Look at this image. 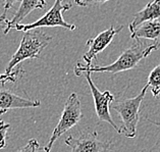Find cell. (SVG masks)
<instances>
[{
    "label": "cell",
    "instance_id": "6da1fadb",
    "mask_svg": "<svg viewBox=\"0 0 160 152\" xmlns=\"http://www.w3.org/2000/svg\"><path fill=\"white\" fill-rule=\"evenodd\" d=\"M134 44L131 45L130 48L126 49L120 54L119 57L114 62L99 67V65H83L80 62L76 64L73 72L75 75L80 77V73L83 71H88L91 73H118L122 72L130 71L138 68L140 61L145 59L146 57L154 50H157L160 47L159 43H153V44H148V43L142 42L140 39H134Z\"/></svg>",
    "mask_w": 160,
    "mask_h": 152
},
{
    "label": "cell",
    "instance_id": "7a4b0ae2",
    "mask_svg": "<svg viewBox=\"0 0 160 152\" xmlns=\"http://www.w3.org/2000/svg\"><path fill=\"white\" fill-rule=\"evenodd\" d=\"M52 37L45 34L40 30L33 29L26 31L22 35L21 44L18 50L11 57L5 68V73H9L18 63L26 59L39 58L41 52L48 46L52 40Z\"/></svg>",
    "mask_w": 160,
    "mask_h": 152
},
{
    "label": "cell",
    "instance_id": "3957f363",
    "mask_svg": "<svg viewBox=\"0 0 160 152\" xmlns=\"http://www.w3.org/2000/svg\"><path fill=\"white\" fill-rule=\"evenodd\" d=\"M148 88L149 87L146 84L139 95L119 101L111 106L115 111L118 112V115L122 119V127H119L120 132L122 134H124L127 138H135L137 135V126L140 120V106Z\"/></svg>",
    "mask_w": 160,
    "mask_h": 152
},
{
    "label": "cell",
    "instance_id": "277c9868",
    "mask_svg": "<svg viewBox=\"0 0 160 152\" xmlns=\"http://www.w3.org/2000/svg\"><path fill=\"white\" fill-rule=\"evenodd\" d=\"M82 119H83V114H82L81 102L76 93H72L64 103V107L59 122L53 130L51 137H50L48 143L43 148V150L45 152L51 151V148L53 144L56 142V140H58L64 133L71 130L72 127L79 124Z\"/></svg>",
    "mask_w": 160,
    "mask_h": 152
},
{
    "label": "cell",
    "instance_id": "5b68a950",
    "mask_svg": "<svg viewBox=\"0 0 160 152\" xmlns=\"http://www.w3.org/2000/svg\"><path fill=\"white\" fill-rule=\"evenodd\" d=\"M71 8H72V4L69 2H65L64 0H55L53 6L42 18L37 19L36 22L31 23V24H27V25L18 24L17 26H14L13 29L26 32V31L42 28V27H50V28L60 27V28H63L69 31H75L77 29V26L65 22L63 17H62V13L64 11Z\"/></svg>",
    "mask_w": 160,
    "mask_h": 152
},
{
    "label": "cell",
    "instance_id": "8992f818",
    "mask_svg": "<svg viewBox=\"0 0 160 152\" xmlns=\"http://www.w3.org/2000/svg\"><path fill=\"white\" fill-rule=\"evenodd\" d=\"M91 73H92L91 72L83 71L80 73V77L84 76L88 82L93 99H94V102H95V111H96L97 116H98L100 122H105L109 124L118 134H122L120 128L113 122V119L110 115V112H109V106H110V104L113 102V100H114V95H112L109 91L100 92L92 80Z\"/></svg>",
    "mask_w": 160,
    "mask_h": 152
},
{
    "label": "cell",
    "instance_id": "52a82bcc",
    "mask_svg": "<svg viewBox=\"0 0 160 152\" xmlns=\"http://www.w3.org/2000/svg\"><path fill=\"white\" fill-rule=\"evenodd\" d=\"M64 143L71 147L72 152H113V143L99 140L96 131L83 133L78 138L69 135Z\"/></svg>",
    "mask_w": 160,
    "mask_h": 152
},
{
    "label": "cell",
    "instance_id": "ba28073f",
    "mask_svg": "<svg viewBox=\"0 0 160 152\" xmlns=\"http://www.w3.org/2000/svg\"><path fill=\"white\" fill-rule=\"evenodd\" d=\"M123 29V26H119L118 28L110 27L107 30L103 31L98 34L95 38H90L86 42V45L88 46V51L84 54L83 59L86 62L85 65L91 67L93 59H96L97 55L107 47L112 42L113 38L116 34H118Z\"/></svg>",
    "mask_w": 160,
    "mask_h": 152
},
{
    "label": "cell",
    "instance_id": "9c48e42d",
    "mask_svg": "<svg viewBox=\"0 0 160 152\" xmlns=\"http://www.w3.org/2000/svg\"><path fill=\"white\" fill-rule=\"evenodd\" d=\"M40 105L41 102L39 100L24 98V97L14 94L5 89L0 90V115L6 114L7 111L11 109L39 107Z\"/></svg>",
    "mask_w": 160,
    "mask_h": 152
},
{
    "label": "cell",
    "instance_id": "30bf717a",
    "mask_svg": "<svg viewBox=\"0 0 160 152\" xmlns=\"http://www.w3.org/2000/svg\"><path fill=\"white\" fill-rule=\"evenodd\" d=\"M47 5V2L45 0H22L19 7L18 8L17 13L13 15V18L8 21L7 28L4 31V35H6L10 30L14 28V26L21 24V22L24 19L27 15L30 14L33 10L36 9H43Z\"/></svg>",
    "mask_w": 160,
    "mask_h": 152
},
{
    "label": "cell",
    "instance_id": "8fae6325",
    "mask_svg": "<svg viewBox=\"0 0 160 152\" xmlns=\"http://www.w3.org/2000/svg\"><path fill=\"white\" fill-rule=\"evenodd\" d=\"M160 18V0H154L149 2L142 10L135 14L132 21L128 25V30L132 32L139 25L148 21H156Z\"/></svg>",
    "mask_w": 160,
    "mask_h": 152
},
{
    "label": "cell",
    "instance_id": "7c38bea8",
    "mask_svg": "<svg viewBox=\"0 0 160 152\" xmlns=\"http://www.w3.org/2000/svg\"><path fill=\"white\" fill-rule=\"evenodd\" d=\"M132 39H148L152 41L160 40V22L148 21L139 25L131 32Z\"/></svg>",
    "mask_w": 160,
    "mask_h": 152
},
{
    "label": "cell",
    "instance_id": "4fadbf2b",
    "mask_svg": "<svg viewBox=\"0 0 160 152\" xmlns=\"http://www.w3.org/2000/svg\"><path fill=\"white\" fill-rule=\"evenodd\" d=\"M147 85L151 89L152 94L155 98L160 97V64L151 71L149 77H148Z\"/></svg>",
    "mask_w": 160,
    "mask_h": 152
},
{
    "label": "cell",
    "instance_id": "5bb4252c",
    "mask_svg": "<svg viewBox=\"0 0 160 152\" xmlns=\"http://www.w3.org/2000/svg\"><path fill=\"white\" fill-rule=\"evenodd\" d=\"M24 73V69L21 67H18L17 69H14L9 73H0V85L4 86L6 83H15L19 73Z\"/></svg>",
    "mask_w": 160,
    "mask_h": 152
},
{
    "label": "cell",
    "instance_id": "9a60e30c",
    "mask_svg": "<svg viewBox=\"0 0 160 152\" xmlns=\"http://www.w3.org/2000/svg\"><path fill=\"white\" fill-rule=\"evenodd\" d=\"M9 128V124H5L2 119H0V150L6 147V135Z\"/></svg>",
    "mask_w": 160,
    "mask_h": 152
},
{
    "label": "cell",
    "instance_id": "2e32d148",
    "mask_svg": "<svg viewBox=\"0 0 160 152\" xmlns=\"http://www.w3.org/2000/svg\"><path fill=\"white\" fill-rule=\"evenodd\" d=\"M40 149V144L36 139H30L29 142L27 143L22 148H21L18 152H38Z\"/></svg>",
    "mask_w": 160,
    "mask_h": 152
},
{
    "label": "cell",
    "instance_id": "e0dca14e",
    "mask_svg": "<svg viewBox=\"0 0 160 152\" xmlns=\"http://www.w3.org/2000/svg\"><path fill=\"white\" fill-rule=\"evenodd\" d=\"M107 1H110V0H75V2L78 5L83 6V7L103 4V3L107 2Z\"/></svg>",
    "mask_w": 160,
    "mask_h": 152
},
{
    "label": "cell",
    "instance_id": "ac0fdd59",
    "mask_svg": "<svg viewBox=\"0 0 160 152\" xmlns=\"http://www.w3.org/2000/svg\"><path fill=\"white\" fill-rule=\"evenodd\" d=\"M7 25H8V19L6 18V15L5 14H2L0 15V32H3L7 28Z\"/></svg>",
    "mask_w": 160,
    "mask_h": 152
},
{
    "label": "cell",
    "instance_id": "d6986e66",
    "mask_svg": "<svg viewBox=\"0 0 160 152\" xmlns=\"http://www.w3.org/2000/svg\"><path fill=\"white\" fill-rule=\"evenodd\" d=\"M18 1H19V0H4V13H3V14L6 15L7 10L12 8L13 5Z\"/></svg>",
    "mask_w": 160,
    "mask_h": 152
},
{
    "label": "cell",
    "instance_id": "ffe728a7",
    "mask_svg": "<svg viewBox=\"0 0 160 152\" xmlns=\"http://www.w3.org/2000/svg\"><path fill=\"white\" fill-rule=\"evenodd\" d=\"M147 120H149L150 123L156 124V126H160V122H154V120H150V119H147Z\"/></svg>",
    "mask_w": 160,
    "mask_h": 152
}]
</instances>
